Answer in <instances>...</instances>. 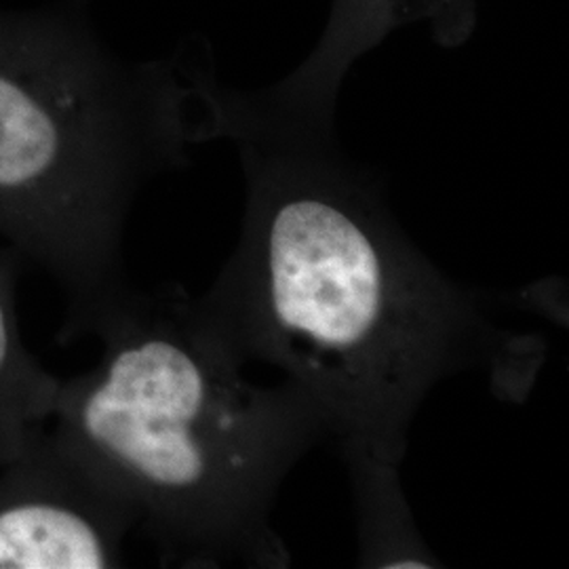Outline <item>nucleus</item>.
<instances>
[{
	"label": "nucleus",
	"instance_id": "nucleus-6",
	"mask_svg": "<svg viewBox=\"0 0 569 569\" xmlns=\"http://www.w3.org/2000/svg\"><path fill=\"white\" fill-rule=\"evenodd\" d=\"M20 256L0 247V470L51 425L60 378L28 352L18 310Z\"/></svg>",
	"mask_w": 569,
	"mask_h": 569
},
{
	"label": "nucleus",
	"instance_id": "nucleus-2",
	"mask_svg": "<svg viewBox=\"0 0 569 569\" xmlns=\"http://www.w3.org/2000/svg\"><path fill=\"white\" fill-rule=\"evenodd\" d=\"M100 361L60 378L49 430L133 510L164 566L289 568L272 526L287 475L326 427L287 382L262 387L173 284H131L91 329Z\"/></svg>",
	"mask_w": 569,
	"mask_h": 569
},
{
	"label": "nucleus",
	"instance_id": "nucleus-5",
	"mask_svg": "<svg viewBox=\"0 0 569 569\" xmlns=\"http://www.w3.org/2000/svg\"><path fill=\"white\" fill-rule=\"evenodd\" d=\"M411 23H427L435 41L456 49L477 30V0H333L312 53L284 81L260 93L284 112L333 121L352 63Z\"/></svg>",
	"mask_w": 569,
	"mask_h": 569
},
{
	"label": "nucleus",
	"instance_id": "nucleus-1",
	"mask_svg": "<svg viewBox=\"0 0 569 569\" xmlns=\"http://www.w3.org/2000/svg\"><path fill=\"white\" fill-rule=\"evenodd\" d=\"M216 114L247 197L239 243L194 302L247 366L274 367L317 409L348 470L401 468L420 407L449 376L481 369L505 399L528 395L542 340L498 326L489 296L428 260L333 121L224 87Z\"/></svg>",
	"mask_w": 569,
	"mask_h": 569
},
{
	"label": "nucleus",
	"instance_id": "nucleus-7",
	"mask_svg": "<svg viewBox=\"0 0 569 569\" xmlns=\"http://www.w3.org/2000/svg\"><path fill=\"white\" fill-rule=\"evenodd\" d=\"M359 515L363 568H439L441 563L420 538L399 468H350Z\"/></svg>",
	"mask_w": 569,
	"mask_h": 569
},
{
	"label": "nucleus",
	"instance_id": "nucleus-4",
	"mask_svg": "<svg viewBox=\"0 0 569 569\" xmlns=\"http://www.w3.org/2000/svg\"><path fill=\"white\" fill-rule=\"evenodd\" d=\"M136 528L133 510L49 428L0 470V569L122 568Z\"/></svg>",
	"mask_w": 569,
	"mask_h": 569
},
{
	"label": "nucleus",
	"instance_id": "nucleus-3",
	"mask_svg": "<svg viewBox=\"0 0 569 569\" xmlns=\"http://www.w3.org/2000/svg\"><path fill=\"white\" fill-rule=\"evenodd\" d=\"M211 70L127 63L81 11L0 13V239L63 296L72 345L129 287L122 243L146 183L218 140Z\"/></svg>",
	"mask_w": 569,
	"mask_h": 569
}]
</instances>
